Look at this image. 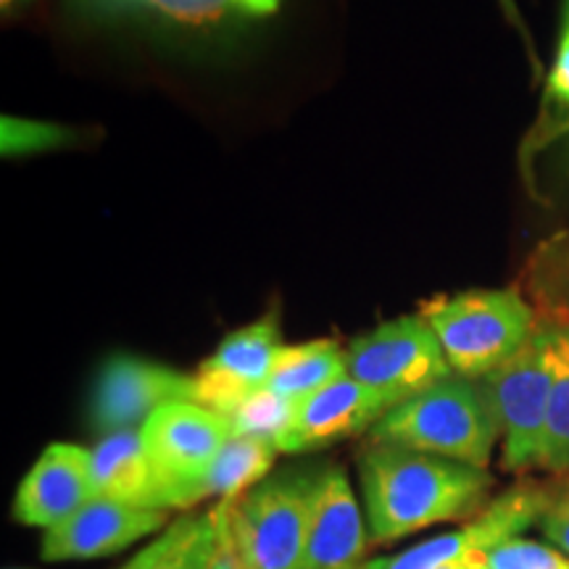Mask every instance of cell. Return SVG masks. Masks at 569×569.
<instances>
[{"instance_id":"3","label":"cell","mask_w":569,"mask_h":569,"mask_svg":"<svg viewBox=\"0 0 569 569\" xmlns=\"http://www.w3.org/2000/svg\"><path fill=\"white\" fill-rule=\"evenodd\" d=\"M419 315L432 327L453 375L480 380L515 356L538 330V315L517 288L436 296Z\"/></svg>"},{"instance_id":"17","label":"cell","mask_w":569,"mask_h":569,"mask_svg":"<svg viewBox=\"0 0 569 569\" xmlns=\"http://www.w3.org/2000/svg\"><path fill=\"white\" fill-rule=\"evenodd\" d=\"M565 138H569V24L561 21L557 53L551 69L546 71L538 117L519 146V172L532 193H536V159Z\"/></svg>"},{"instance_id":"5","label":"cell","mask_w":569,"mask_h":569,"mask_svg":"<svg viewBox=\"0 0 569 569\" xmlns=\"http://www.w3.org/2000/svg\"><path fill=\"white\" fill-rule=\"evenodd\" d=\"M557 327L538 325L532 338L507 365L478 380L493 409L501 436V461L509 472H528L540 465L557 382Z\"/></svg>"},{"instance_id":"7","label":"cell","mask_w":569,"mask_h":569,"mask_svg":"<svg viewBox=\"0 0 569 569\" xmlns=\"http://www.w3.org/2000/svg\"><path fill=\"white\" fill-rule=\"evenodd\" d=\"M140 436L167 509H188L203 501L206 475L232 436V425L201 403L177 401L148 417Z\"/></svg>"},{"instance_id":"24","label":"cell","mask_w":569,"mask_h":569,"mask_svg":"<svg viewBox=\"0 0 569 569\" xmlns=\"http://www.w3.org/2000/svg\"><path fill=\"white\" fill-rule=\"evenodd\" d=\"M488 569H569V557L538 540L509 538L486 553Z\"/></svg>"},{"instance_id":"22","label":"cell","mask_w":569,"mask_h":569,"mask_svg":"<svg viewBox=\"0 0 569 569\" xmlns=\"http://www.w3.org/2000/svg\"><path fill=\"white\" fill-rule=\"evenodd\" d=\"M219 536L211 515L184 517L182 532L159 569H217Z\"/></svg>"},{"instance_id":"16","label":"cell","mask_w":569,"mask_h":569,"mask_svg":"<svg viewBox=\"0 0 569 569\" xmlns=\"http://www.w3.org/2000/svg\"><path fill=\"white\" fill-rule=\"evenodd\" d=\"M515 288L536 309L540 325L569 330V227L532 248Z\"/></svg>"},{"instance_id":"2","label":"cell","mask_w":569,"mask_h":569,"mask_svg":"<svg viewBox=\"0 0 569 569\" xmlns=\"http://www.w3.org/2000/svg\"><path fill=\"white\" fill-rule=\"evenodd\" d=\"M369 440L486 469L498 440V422L480 382L451 375L388 409L369 430Z\"/></svg>"},{"instance_id":"23","label":"cell","mask_w":569,"mask_h":569,"mask_svg":"<svg viewBox=\"0 0 569 569\" xmlns=\"http://www.w3.org/2000/svg\"><path fill=\"white\" fill-rule=\"evenodd\" d=\"M77 142V130L53 122H30V119L3 117L0 122V148L3 156H30Z\"/></svg>"},{"instance_id":"19","label":"cell","mask_w":569,"mask_h":569,"mask_svg":"<svg viewBox=\"0 0 569 569\" xmlns=\"http://www.w3.org/2000/svg\"><path fill=\"white\" fill-rule=\"evenodd\" d=\"M277 448L267 440L251 436H232L213 459V465L206 475L203 498L219 496L222 501H238L248 490L267 480L269 469L274 465Z\"/></svg>"},{"instance_id":"29","label":"cell","mask_w":569,"mask_h":569,"mask_svg":"<svg viewBox=\"0 0 569 569\" xmlns=\"http://www.w3.org/2000/svg\"><path fill=\"white\" fill-rule=\"evenodd\" d=\"M213 525H217V536H219V551H217V569H248L243 561H240L238 553H234L230 538H227V532L222 528V522H219L217 515L213 511H209Z\"/></svg>"},{"instance_id":"8","label":"cell","mask_w":569,"mask_h":569,"mask_svg":"<svg viewBox=\"0 0 569 569\" xmlns=\"http://www.w3.org/2000/svg\"><path fill=\"white\" fill-rule=\"evenodd\" d=\"M549 488L530 486V482L515 486L498 496L493 503H488L467 528L430 538L415 549L393 553V557L372 559L361 565V569H440L469 557V553H488L493 546L517 538L530 525L540 522L549 509Z\"/></svg>"},{"instance_id":"30","label":"cell","mask_w":569,"mask_h":569,"mask_svg":"<svg viewBox=\"0 0 569 569\" xmlns=\"http://www.w3.org/2000/svg\"><path fill=\"white\" fill-rule=\"evenodd\" d=\"M238 6L246 13H253V17H267V13L280 9V0H238Z\"/></svg>"},{"instance_id":"6","label":"cell","mask_w":569,"mask_h":569,"mask_svg":"<svg viewBox=\"0 0 569 569\" xmlns=\"http://www.w3.org/2000/svg\"><path fill=\"white\" fill-rule=\"evenodd\" d=\"M346 369L353 380L380 396L388 409L453 375L422 315L390 319L353 338L346 348Z\"/></svg>"},{"instance_id":"31","label":"cell","mask_w":569,"mask_h":569,"mask_svg":"<svg viewBox=\"0 0 569 569\" xmlns=\"http://www.w3.org/2000/svg\"><path fill=\"white\" fill-rule=\"evenodd\" d=\"M440 569H488L486 567V553H469V557L451 561V565H446Z\"/></svg>"},{"instance_id":"32","label":"cell","mask_w":569,"mask_h":569,"mask_svg":"<svg viewBox=\"0 0 569 569\" xmlns=\"http://www.w3.org/2000/svg\"><path fill=\"white\" fill-rule=\"evenodd\" d=\"M561 21L569 24V0H565V11H561Z\"/></svg>"},{"instance_id":"10","label":"cell","mask_w":569,"mask_h":569,"mask_svg":"<svg viewBox=\"0 0 569 569\" xmlns=\"http://www.w3.org/2000/svg\"><path fill=\"white\" fill-rule=\"evenodd\" d=\"M280 348L277 311L230 332L193 375L196 403L230 417L248 396L267 388Z\"/></svg>"},{"instance_id":"34","label":"cell","mask_w":569,"mask_h":569,"mask_svg":"<svg viewBox=\"0 0 569 569\" xmlns=\"http://www.w3.org/2000/svg\"><path fill=\"white\" fill-rule=\"evenodd\" d=\"M11 569H19V567H11Z\"/></svg>"},{"instance_id":"28","label":"cell","mask_w":569,"mask_h":569,"mask_svg":"<svg viewBox=\"0 0 569 569\" xmlns=\"http://www.w3.org/2000/svg\"><path fill=\"white\" fill-rule=\"evenodd\" d=\"M498 3H501L503 17L511 21V27H515V30L519 32V38H522L525 48H528V59L532 63V71H536V74H540V61H538V56H536V48H532L530 32H528V27H525L522 13H519V3H517V0H498Z\"/></svg>"},{"instance_id":"21","label":"cell","mask_w":569,"mask_h":569,"mask_svg":"<svg viewBox=\"0 0 569 569\" xmlns=\"http://www.w3.org/2000/svg\"><path fill=\"white\" fill-rule=\"evenodd\" d=\"M557 330V382H553L549 427H546L538 469L565 475L569 472V330H561V327Z\"/></svg>"},{"instance_id":"18","label":"cell","mask_w":569,"mask_h":569,"mask_svg":"<svg viewBox=\"0 0 569 569\" xmlns=\"http://www.w3.org/2000/svg\"><path fill=\"white\" fill-rule=\"evenodd\" d=\"M346 372V351L338 340H309L280 348L267 388L301 403Z\"/></svg>"},{"instance_id":"1","label":"cell","mask_w":569,"mask_h":569,"mask_svg":"<svg viewBox=\"0 0 569 569\" xmlns=\"http://www.w3.org/2000/svg\"><path fill=\"white\" fill-rule=\"evenodd\" d=\"M359 478L375 543L480 515L493 488L486 469L380 440L359 451Z\"/></svg>"},{"instance_id":"26","label":"cell","mask_w":569,"mask_h":569,"mask_svg":"<svg viewBox=\"0 0 569 569\" xmlns=\"http://www.w3.org/2000/svg\"><path fill=\"white\" fill-rule=\"evenodd\" d=\"M540 530L561 553L569 557V482L559 490H551V501L543 519H540Z\"/></svg>"},{"instance_id":"14","label":"cell","mask_w":569,"mask_h":569,"mask_svg":"<svg viewBox=\"0 0 569 569\" xmlns=\"http://www.w3.org/2000/svg\"><path fill=\"white\" fill-rule=\"evenodd\" d=\"M388 407L380 396L353 380L351 375L338 377L336 382L317 390L315 396L298 403L293 427L280 440V453L317 451L338 440L372 430L377 419Z\"/></svg>"},{"instance_id":"12","label":"cell","mask_w":569,"mask_h":569,"mask_svg":"<svg viewBox=\"0 0 569 569\" xmlns=\"http://www.w3.org/2000/svg\"><path fill=\"white\" fill-rule=\"evenodd\" d=\"M90 498H96L92 453L74 443H51L19 482L13 519L27 528L53 530Z\"/></svg>"},{"instance_id":"9","label":"cell","mask_w":569,"mask_h":569,"mask_svg":"<svg viewBox=\"0 0 569 569\" xmlns=\"http://www.w3.org/2000/svg\"><path fill=\"white\" fill-rule=\"evenodd\" d=\"M177 401H196V377L140 356L113 353L98 372L90 417L98 432L111 436L142 427L161 407Z\"/></svg>"},{"instance_id":"15","label":"cell","mask_w":569,"mask_h":569,"mask_svg":"<svg viewBox=\"0 0 569 569\" xmlns=\"http://www.w3.org/2000/svg\"><path fill=\"white\" fill-rule=\"evenodd\" d=\"M92 486L96 496L140 509H167L156 472L138 430L103 436L92 448Z\"/></svg>"},{"instance_id":"27","label":"cell","mask_w":569,"mask_h":569,"mask_svg":"<svg viewBox=\"0 0 569 569\" xmlns=\"http://www.w3.org/2000/svg\"><path fill=\"white\" fill-rule=\"evenodd\" d=\"M182 525H184V519H177V522L169 525V528L163 530L151 546H146V549L138 551V557H132L124 567H119V569H159L163 557H167L169 549L177 543V538H180Z\"/></svg>"},{"instance_id":"11","label":"cell","mask_w":569,"mask_h":569,"mask_svg":"<svg viewBox=\"0 0 569 569\" xmlns=\"http://www.w3.org/2000/svg\"><path fill=\"white\" fill-rule=\"evenodd\" d=\"M167 525V509H140L96 496L59 528L46 530L40 557L46 561L101 559L124 551Z\"/></svg>"},{"instance_id":"33","label":"cell","mask_w":569,"mask_h":569,"mask_svg":"<svg viewBox=\"0 0 569 569\" xmlns=\"http://www.w3.org/2000/svg\"><path fill=\"white\" fill-rule=\"evenodd\" d=\"M0 3H3V9H9V6L13 3V0H0Z\"/></svg>"},{"instance_id":"4","label":"cell","mask_w":569,"mask_h":569,"mask_svg":"<svg viewBox=\"0 0 569 569\" xmlns=\"http://www.w3.org/2000/svg\"><path fill=\"white\" fill-rule=\"evenodd\" d=\"M319 469H288L211 511L248 569H301Z\"/></svg>"},{"instance_id":"20","label":"cell","mask_w":569,"mask_h":569,"mask_svg":"<svg viewBox=\"0 0 569 569\" xmlns=\"http://www.w3.org/2000/svg\"><path fill=\"white\" fill-rule=\"evenodd\" d=\"M296 411V401H290V398L274 393L269 388H261L253 396H248L227 419H230L234 436H251L280 448V440L293 427Z\"/></svg>"},{"instance_id":"13","label":"cell","mask_w":569,"mask_h":569,"mask_svg":"<svg viewBox=\"0 0 569 569\" xmlns=\"http://www.w3.org/2000/svg\"><path fill=\"white\" fill-rule=\"evenodd\" d=\"M365 517L340 467H319L301 569H361Z\"/></svg>"},{"instance_id":"25","label":"cell","mask_w":569,"mask_h":569,"mask_svg":"<svg viewBox=\"0 0 569 569\" xmlns=\"http://www.w3.org/2000/svg\"><path fill=\"white\" fill-rule=\"evenodd\" d=\"M142 3L161 17L188 27L217 24L232 9H240L238 0H142Z\"/></svg>"}]
</instances>
